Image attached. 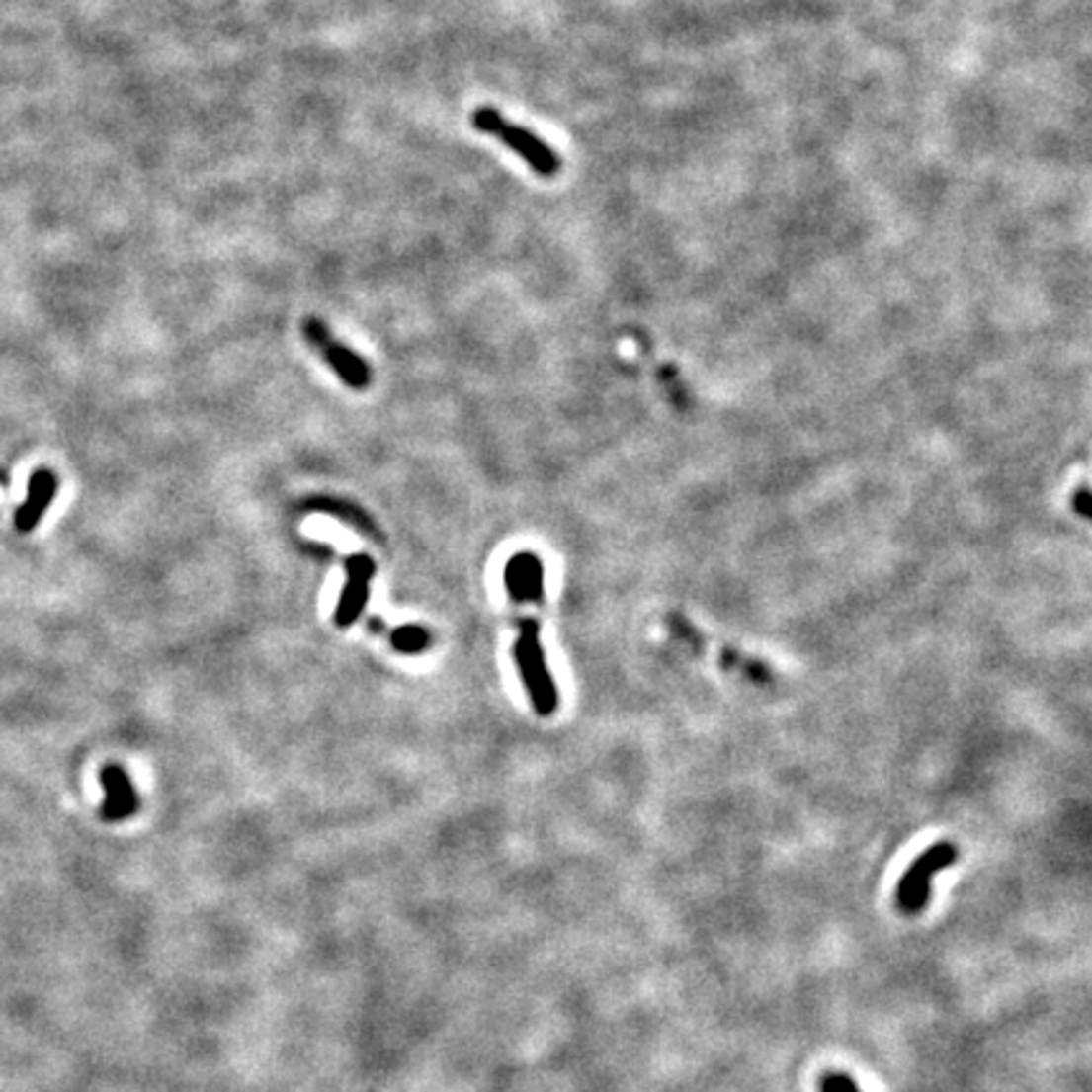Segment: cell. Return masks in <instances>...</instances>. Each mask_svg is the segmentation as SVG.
Returning <instances> with one entry per match:
<instances>
[{"label": "cell", "instance_id": "6da1fadb", "mask_svg": "<svg viewBox=\"0 0 1092 1092\" xmlns=\"http://www.w3.org/2000/svg\"><path fill=\"white\" fill-rule=\"evenodd\" d=\"M473 126L478 132L491 134V137L501 139L511 152L521 157L532 167V172H537L539 178H556L561 170V157L556 155L549 144L544 142L542 137L527 129V126H519L514 122L506 120L498 109L493 107H478L473 112Z\"/></svg>", "mask_w": 1092, "mask_h": 1092}, {"label": "cell", "instance_id": "7a4b0ae2", "mask_svg": "<svg viewBox=\"0 0 1092 1092\" xmlns=\"http://www.w3.org/2000/svg\"><path fill=\"white\" fill-rule=\"evenodd\" d=\"M516 668H519L521 683L527 688L532 706L539 715H551L559 706V693H556L554 678L546 665V655L539 642V623L537 620H521L519 623V640L514 645Z\"/></svg>", "mask_w": 1092, "mask_h": 1092}, {"label": "cell", "instance_id": "3957f363", "mask_svg": "<svg viewBox=\"0 0 1092 1092\" xmlns=\"http://www.w3.org/2000/svg\"><path fill=\"white\" fill-rule=\"evenodd\" d=\"M959 860V847L954 842H936L915 860L898 882V905L903 913H921L931 898L933 878Z\"/></svg>", "mask_w": 1092, "mask_h": 1092}, {"label": "cell", "instance_id": "277c9868", "mask_svg": "<svg viewBox=\"0 0 1092 1092\" xmlns=\"http://www.w3.org/2000/svg\"><path fill=\"white\" fill-rule=\"evenodd\" d=\"M301 332L303 337H306V342H309L311 347L324 357L326 365L332 367L334 375H337L344 384H349L352 389H365L367 384H370V379H373L370 365H367L357 352H352V349L344 347L342 342H337V339L332 337V332L326 329L324 321L311 316V319H306L301 324Z\"/></svg>", "mask_w": 1092, "mask_h": 1092}, {"label": "cell", "instance_id": "5b68a950", "mask_svg": "<svg viewBox=\"0 0 1092 1092\" xmlns=\"http://www.w3.org/2000/svg\"><path fill=\"white\" fill-rule=\"evenodd\" d=\"M344 569H347V582H344L337 613H334L337 628L355 625L365 613V605L370 600V582L375 577V561L367 554H355L344 561Z\"/></svg>", "mask_w": 1092, "mask_h": 1092}, {"label": "cell", "instance_id": "8992f818", "mask_svg": "<svg viewBox=\"0 0 1092 1092\" xmlns=\"http://www.w3.org/2000/svg\"><path fill=\"white\" fill-rule=\"evenodd\" d=\"M99 782L104 787V804H102V819L107 822H120V819L132 817L137 812L139 799L137 792H134L132 779L126 777L125 769L120 764H107L99 774Z\"/></svg>", "mask_w": 1092, "mask_h": 1092}, {"label": "cell", "instance_id": "52a82bcc", "mask_svg": "<svg viewBox=\"0 0 1092 1092\" xmlns=\"http://www.w3.org/2000/svg\"><path fill=\"white\" fill-rule=\"evenodd\" d=\"M506 592L514 602H542L544 600V564L539 556L521 551L511 556L504 572Z\"/></svg>", "mask_w": 1092, "mask_h": 1092}, {"label": "cell", "instance_id": "ba28073f", "mask_svg": "<svg viewBox=\"0 0 1092 1092\" xmlns=\"http://www.w3.org/2000/svg\"><path fill=\"white\" fill-rule=\"evenodd\" d=\"M56 488H58V480L51 470H36V473L31 475L29 496H26V501L18 506L16 511V532L21 534L34 532L36 524L43 519L46 509L51 506L53 496H56Z\"/></svg>", "mask_w": 1092, "mask_h": 1092}, {"label": "cell", "instance_id": "9c48e42d", "mask_svg": "<svg viewBox=\"0 0 1092 1092\" xmlns=\"http://www.w3.org/2000/svg\"><path fill=\"white\" fill-rule=\"evenodd\" d=\"M389 642L397 652H405V655H418V652L428 650L430 645V632L420 625H400V628L392 630Z\"/></svg>", "mask_w": 1092, "mask_h": 1092}, {"label": "cell", "instance_id": "30bf717a", "mask_svg": "<svg viewBox=\"0 0 1092 1092\" xmlns=\"http://www.w3.org/2000/svg\"><path fill=\"white\" fill-rule=\"evenodd\" d=\"M309 506H311V509H319V511H326V514L339 516V519L352 521L357 529H367V532H373V524H370V519H367L365 514H360V511H357L352 504H342V501H332V498H319V501H311Z\"/></svg>", "mask_w": 1092, "mask_h": 1092}, {"label": "cell", "instance_id": "8fae6325", "mask_svg": "<svg viewBox=\"0 0 1092 1092\" xmlns=\"http://www.w3.org/2000/svg\"><path fill=\"white\" fill-rule=\"evenodd\" d=\"M822 1092H860L858 1082L853 1077L842 1075V1072H832L822 1080Z\"/></svg>", "mask_w": 1092, "mask_h": 1092}, {"label": "cell", "instance_id": "7c38bea8", "mask_svg": "<svg viewBox=\"0 0 1092 1092\" xmlns=\"http://www.w3.org/2000/svg\"><path fill=\"white\" fill-rule=\"evenodd\" d=\"M1072 506H1075L1077 514H1080V516H1090V509H1087V506H1090V488L1082 486L1080 491H1077V498H1075V504H1072Z\"/></svg>", "mask_w": 1092, "mask_h": 1092}]
</instances>
